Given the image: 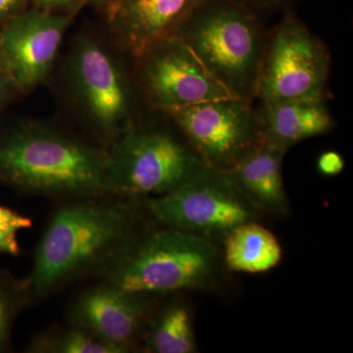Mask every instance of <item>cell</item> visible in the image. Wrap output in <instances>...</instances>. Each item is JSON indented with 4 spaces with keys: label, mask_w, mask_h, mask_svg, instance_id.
<instances>
[{
    "label": "cell",
    "mask_w": 353,
    "mask_h": 353,
    "mask_svg": "<svg viewBox=\"0 0 353 353\" xmlns=\"http://www.w3.org/2000/svg\"><path fill=\"white\" fill-rule=\"evenodd\" d=\"M136 201L113 194L63 199L34 250L27 278L32 299L81 279L99 278L145 230Z\"/></svg>",
    "instance_id": "obj_1"
},
{
    "label": "cell",
    "mask_w": 353,
    "mask_h": 353,
    "mask_svg": "<svg viewBox=\"0 0 353 353\" xmlns=\"http://www.w3.org/2000/svg\"><path fill=\"white\" fill-rule=\"evenodd\" d=\"M36 1L43 8L51 9L69 6L74 0H36Z\"/></svg>",
    "instance_id": "obj_25"
},
{
    "label": "cell",
    "mask_w": 353,
    "mask_h": 353,
    "mask_svg": "<svg viewBox=\"0 0 353 353\" xmlns=\"http://www.w3.org/2000/svg\"><path fill=\"white\" fill-rule=\"evenodd\" d=\"M83 1L92 2V1H97V0H83Z\"/></svg>",
    "instance_id": "obj_27"
},
{
    "label": "cell",
    "mask_w": 353,
    "mask_h": 353,
    "mask_svg": "<svg viewBox=\"0 0 353 353\" xmlns=\"http://www.w3.org/2000/svg\"><path fill=\"white\" fill-rule=\"evenodd\" d=\"M204 163L228 171L263 143L255 101L221 97L165 111Z\"/></svg>",
    "instance_id": "obj_8"
},
{
    "label": "cell",
    "mask_w": 353,
    "mask_h": 353,
    "mask_svg": "<svg viewBox=\"0 0 353 353\" xmlns=\"http://www.w3.org/2000/svg\"><path fill=\"white\" fill-rule=\"evenodd\" d=\"M148 216L161 227L210 240L254 221L255 208L227 171L205 166L175 190L150 197ZM211 241V240H210Z\"/></svg>",
    "instance_id": "obj_7"
},
{
    "label": "cell",
    "mask_w": 353,
    "mask_h": 353,
    "mask_svg": "<svg viewBox=\"0 0 353 353\" xmlns=\"http://www.w3.org/2000/svg\"><path fill=\"white\" fill-rule=\"evenodd\" d=\"M281 15L267 31L255 102L328 101L332 61L326 43L294 8Z\"/></svg>",
    "instance_id": "obj_6"
},
{
    "label": "cell",
    "mask_w": 353,
    "mask_h": 353,
    "mask_svg": "<svg viewBox=\"0 0 353 353\" xmlns=\"http://www.w3.org/2000/svg\"><path fill=\"white\" fill-rule=\"evenodd\" d=\"M31 353H122L88 331L67 322L36 334L27 347Z\"/></svg>",
    "instance_id": "obj_18"
},
{
    "label": "cell",
    "mask_w": 353,
    "mask_h": 353,
    "mask_svg": "<svg viewBox=\"0 0 353 353\" xmlns=\"http://www.w3.org/2000/svg\"><path fill=\"white\" fill-rule=\"evenodd\" d=\"M141 343L150 353H194L197 352L194 325L189 307L180 301L152 311Z\"/></svg>",
    "instance_id": "obj_17"
},
{
    "label": "cell",
    "mask_w": 353,
    "mask_h": 353,
    "mask_svg": "<svg viewBox=\"0 0 353 353\" xmlns=\"http://www.w3.org/2000/svg\"><path fill=\"white\" fill-rule=\"evenodd\" d=\"M264 21L268 16L292 9L297 0H236Z\"/></svg>",
    "instance_id": "obj_21"
},
{
    "label": "cell",
    "mask_w": 353,
    "mask_h": 353,
    "mask_svg": "<svg viewBox=\"0 0 353 353\" xmlns=\"http://www.w3.org/2000/svg\"><path fill=\"white\" fill-rule=\"evenodd\" d=\"M21 3L22 0H0V19L15 12Z\"/></svg>",
    "instance_id": "obj_23"
},
{
    "label": "cell",
    "mask_w": 353,
    "mask_h": 353,
    "mask_svg": "<svg viewBox=\"0 0 353 353\" xmlns=\"http://www.w3.org/2000/svg\"><path fill=\"white\" fill-rule=\"evenodd\" d=\"M287 150L263 141L228 173L255 209L285 214L287 194L282 165Z\"/></svg>",
    "instance_id": "obj_15"
},
{
    "label": "cell",
    "mask_w": 353,
    "mask_h": 353,
    "mask_svg": "<svg viewBox=\"0 0 353 353\" xmlns=\"http://www.w3.org/2000/svg\"><path fill=\"white\" fill-rule=\"evenodd\" d=\"M32 227L28 216L6 206L0 205V252L10 256H19L21 248L18 234Z\"/></svg>",
    "instance_id": "obj_20"
},
{
    "label": "cell",
    "mask_w": 353,
    "mask_h": 353,
    "mask_svg": "<svg viewBox=\"0 0 353 353\" xmlns=\"http://www.w3.org/2000/svg\"><path fill=\"white\" fill-rule=\"evenodd\" d=\"M153 310L150 294L129 292L101 281L74 299L67 322L127 353L141 343Z\"/></svg>",
    "instance_id": "obj_11"
},
{
    "label": "cell",
    "mask_w": 353,
    "mask_h": 353,
    "mask_svg": "<svg viewBox=\"0 0 353 353\" xmlns=\"http://www.w3.org/2000/svg\"><path fill=\"white\" fill-rule=\"evenodd\" d=\"M201 0H114L110 18L123 48L134 60L174 36Z\"/></svg>",
    "instance_id": "obj_13"
},
{
    "label": "cell",
    "mask_w": 353,
    "mask_h": 353,
    "mask_svg": "<svg viewBox=\"0 0 353 353\" xmlns=\"http://www.w3.org/2000/svg\"><path fill=\"white\" fill-rule=\"evenodd\" d=\"M160 116L134 118L113 141L108 164L114 194L161 196L205 166L170 116Z\"/></svg>",
    "instance_id": "obj_4"
},
{
    "label": "cell",
    "mask_w": 353,
    "mask_h": 353,
    "mask_svg": "<svg viewBox=\"0 0 353 353\" xmlns=\"http://www.w3.org/2000/svg\"><path fill=\"white\" fill-rule=\"evenodd\" d=\"M74 80L88 117L106 141H113L134 119V95L124 72L99 43L85 41L77 48Z\"/></svg>",
    "instance_id": "obj_10"
},
{
    "label": "cell",
    "mask_w": 353,
    "mask_h": 353,
    "mask_svg": "<svg viewBox=\"0 0 353 353\" xmlns=\"http://www.w3.org/2000/svg\"><path fill=\"white\" fill-rule=\"evenodd\" d=\"M15 87L13 81L7 73H0V101L7 97L11 88Z\"/></svg>",
    "instance_id": "obj_24"
},
{
    "label": "cell",
    "mask_w": 353,
    "mask_h": 353,
    "mask_svg": "<svg viewBox=\"0 0 353 353\" xmlns=\"http://www.w3.org/2000/svg\"><path fill=\"white\" fill-rule=\"evenodd\" d=\"M224 240L225 263L231 271L264 273L282 259V248L275 234L254 221L234 228Z\"/></svg>",
    "instance_id": "obj_16"
},
{
    "label": "cell",
    "mask_w": 353,
    "mask_h": 353,
    "mask_svg": "<svg viewBox=\"0 0 353 353\" xmlns=\"http://www.w3.org/2000/svg\"><path fill=\"white\" fill-rule=\"evenodd\" d=\"M264 141L289 150L305 139L328 134L334 119L327 99H292L257 105Z\"/></svg>",
    "instance_id": "obj_14"
},
{
    "label": "cell",
    "mask_w": 353,
    "mask_h": 353,
    "mask_svg": "<svg viewBox=\"0 0 353 353\" xmlns=\"http://www.w3.org/2000/svg\"><path fill=\"white\" fill-rule=\"evenodd\" d=\"M0 183L60 201L113 194L108 152L34 123L0 134Z\"/></svg>",
    "instance_id": "obj_2"
},
{
    "label": "cell",
    "mask_w": 353,
    "mask_h": 353,
    "mask_svg": "<svg viewBox=\"0 0 353 353\" xmlns=\"http://www.w3.org/2000/svg\"><path fill=\"white\" fill-rule=\"evenodd\" d=\"M345 159L340 152L336 150H327L318 157L317 169L321 175L336 176L340 175L345 169Z\"/></svg>",
    "instance_id": "obj_22"
},
{
    "label": "cell",
    "mask_w": 353,
    "mask_h": 353,
    "mask_svg": "<svg viewBox=\"0 0 353 353\" xmlns=\"http://www.w3.org/2000/svg\"><path fill=\"white\" fill-rule=\"evenodd\" d=\"M71 17L38 12L14 16L0 32V54L15 87L31 88L48 75Z\"/></svg>",
    "instance_id": "obj_12"
},
{
    "label": "cell",
    "mask_w": 353,
    "mask_h": 353,
    "mask_svg": "<svg viewBox=\"0 0 353 353\" xmlns=\"http://www.w3.org/2000/svg\"><path fill=\"white\" fill-rule=\"evenodd\" d=\"M138 62V87L150 109L166 111L232 97L176 37L158 41Z\"/></svg>",
    "instance_id": "obj_9"
},
{
    "label": "cell",
    "mask_w": 353,
    "mask_h": 353,
    "mask_svg": "<svg viewBox=\"0 0 353 353\" xmlns=\"http://www.w3.org/2000/svg\"><path fill=\"white\" fill-rule=\"evenodd\" d=\"M217 265L212 241L161 227L145 230L99 279L139 294H160L202 287Z\"/></svg>",
    "instance_id": "obj_5"
},
{
    "label": "cell",
    "mask_w": 353,
    "mask_h": 353,
    "mask_svg": "<svg viewBox=\"0 0 353 353\" xmlns=\"http://www.w3.org/2000/svg\"><path fill=\"white\" fill-rule=\"evenodd\" d=\"M34 301L28 279L0 270V352L10 348L14 325L21 313Z\"/></svg>",
    "instance_id": "obj_19"
},
{
    "label": "cell",
    "mask_w": 353,
    "mask_h": 353,
    "mask_svg": "<svg viewBox=\"0 0 353 353\" xmlns=\"http://www.w3.org/2000/svg\"><path fill=\"white\" fill-rule=\"evenodd\" d=\"M267 31L236 0H201L175 34L232 97L255 101Z\"/></svg>",
    "instance_id": "obj_3"
},
{
    "label": "cell",
    "mask_w": 353,
    "mask_h": 353,
    "mask_svg": "<svg viewBox=\"0 0 353 353\" xmlns=\"http://www.w3.org/2000/svg\"><path fill=\"white\" fill-rule=\"evenodd\" d=\"M0 73H6V69H4L3 61H2L1 54H0Z\"/></svg>",
    "instance_id": "obj_26"
}]
</instances>
